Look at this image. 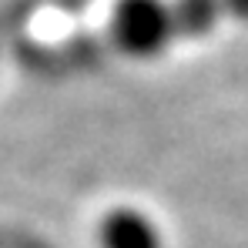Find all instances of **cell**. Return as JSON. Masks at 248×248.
<instances>
[{"mask_svg": "<svg viewBox=\"0 0 248 248\" xmlns=\"http://www.w3.org/2000/svg\"><path fill=\"white\" fill-rule=\"evenodd\" d=\"M108 31L114 47L134 61L158 57L168 50L171 41H178L168 0H118Z\"/></svg>", "mask_w": 248, "mask_h": 248, "instance_id": "cell-1", "label": "cell"}, {"mask_svg": "<svg viewBox=\"0 0 248 248\" xmlns=\"http://www.w3.org/2000/svg\"><path fill=\"white\" fill-rule=\"evenodd\" d=\"M97 245L101 248H165V238L144 211L118 205L101 218Z\"/></svg>", "mask_w": 248, "mask_h": 248, "instance_id": "cell-2", "label": "cell"}, {"mask_svg": "<svg viewBox=\"0 0 248 248\" xmlns=\"http://www.w3.org/2000/svg\"><path fill=\"white\" fill-rule=\"evenodd\" d=\"M168 3H171L174 37L198 41L225 20V3L221 0H168Z\"/></svg>", "mask_w": 248, "mask_h": 248, "instance_id": "cell-3", "label": "cell"}, {"mask_svg": "<svg viewBox=\"0 0 248 248\" xmlns=\"http://www.w3.org/2000/svg\"><path fill=\"white\" fill-rule=\"evenodd\" d=\"M225 3V17L248 24V0H221Z\"/></svg>", "mask_w": 248, "mask_h": 248, "instance_id": "cell-4", "label": "cell"}]
</instances>
